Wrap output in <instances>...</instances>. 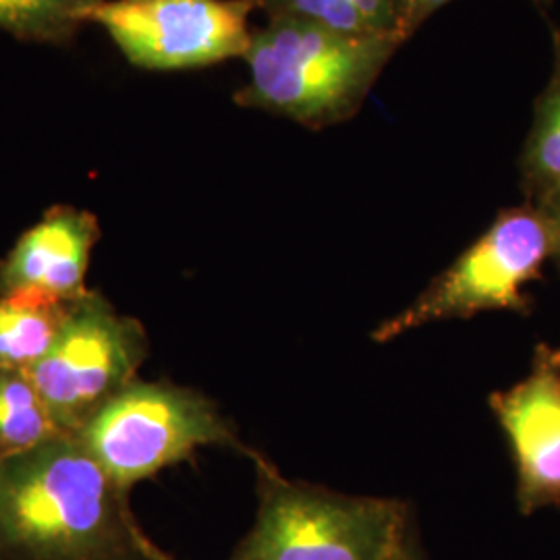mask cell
Masks as SVG:
<instances>
[{"label":"cell","mask_w":560,"mask_h":560,"mask_svg":"<svg viewBox=\"0 0 560 560\" xmlns=\"http://www.w3.org/2000/svg\"><path fill=\"white\" fill-rule=\"evenodd\" d=\"M0 560H173L75 436L0 460Z\"/></svg>","instance_id":"1"},{"label":"cell","mask_w":560,"mask_h":560,"mask_svg":"<svg viewBox=\"0 0 560 560\" xmlns=\"http://www.w3.org/2000/svg\"><path fill=\"white\" fill-rule=\"evenodd\" d=\"M400 46L345 36L310 21L270 18L252 30L243 57L249 81L235 102L320 131L355 117Z\"/></svg>","instance_id":"2"},{"label":"cell","mask_w":560,"mask_h":560,"mask_svg":"<svg viewBox=\"0 0 560 560\" xmlns=\"http://www.w3.org/2000/svg\"><path fill=\"white\" fill-rule=\"evenodd\" d=\"M254 465L258 513L229 560H386L411 527L395 499L287 480L266 457Z\"/></svg>","instance_id":"3"},{"label":"cell","mask_w":560,"mask_h":560,"mask_svg":"<svg viewBox=\"0 0 560 560\" xmlns=\"http://www.w3.org/2000/svg\"><path fill=\"white\" fill-rule=\"evenodd\" d=\"M75 439L127 492L171 465L194 459L203 446L261 457L241 441L214 400L173 382H131Z\"/></svg>","instance_id":"4"},{"label":"cell","mask_w":560,"mask_h":560,"mask_svg":"<svg viewBox=\"0 0 560 560\" xmlns=\"http://www.w3.org/2000/svg\"><path fill=\"white\" fill-rule=\"evenodd\" d=\"M552 260V231L534 203L506 208L418 300L374 328L388 342L442 320H469L481 312H529L523 287L541 277Z\"/></svg>","instance_id":"5"},{"label":"cell","mask_w":560,"mask_h":560,"mask_svg":"<svg viewBox=\"0 0 560 560\" xmlns=\"http://www.w3.org/2000/svg\"><path fill=\"white\" fill-rule=\"evenodd\" d=\"M148 353L150 340L141 322L88 291L71 301L52 349L30 376L60 432L78 436L108 400L138 381Z\"/></svg>","instance_id":"6"},{"label":"cell","mask_w":560,"mask_h":560,"mask_svg":"<svg viewBox=\"0 0 560 560\" xmlns=\"http://www.w3.org/2000/svg\"><path fill=\"white\" fill-rule=\"evenodd\" d=\"M256 0H101L96 23L131 65L150 71L200 69L245 57Z\"/></svg>","instance_id":"7"},{"label":"cell","mask_w":560,"mask_h":560,"mask_svg":"<svg viewBox=\"0 0 560 560\" xmlns=\"http://www.w3.org/2000/svg\"><path fill=\"white\" fill-rule=\"evenodd\" d=\"M488 402L515 460L521 515L559 509L560 347L538 345L529 374Z\"/></svg>","instance_id":"8"},{"label":"cell","mask_w":560,"mask_h":560,"mask_svg":"<svg viewBox=\"0 0 560 560\" xmlns=\"http://www.w3.org/2000/svg\"><path fill=\"white\" fill-rule=\"evenodd\" d=\"M101 240L98 219L81 208L55 206L0 260V295L71 303L88 293L85 275Z\"/></svg>","instance_id":"9"},{"label":"cell","mask_w":560,"mask_h":560,"mask_svg":"<svg viewBox=\"0 0 560 560\" xmlns=\"http://www.w3.org/2000/svg\"><path fill=\"white\" fill-rule=\"evenodd\" d=\"M270 18L310 21L355 38H386L402 44L411 30V0H256Z\"/></svg>","instance_id":"10"},{"label":"cell","mask_w":560,"mask_h":560,"mask_svg":"<svg viewBox=\"0 0 560 560\" xmlns=\"http://www.w3.org/2000/svg\"><path fill=\"white\" fill-rule=\"evenodd\" d=\"M552 78L534 104V125L520 159L521 189L538 206L560 191V30L552 27Z\"/></svg>","instance_id":"11"},{"label":"cell","mask_w":560,"mask_h":560,"mask_svg":"<svg viewBox=\"0 0 560 560\" xmlns=\"http://www.w3.org/2000/svg\"><path fill=\"white\" fill-rule=\"evenodd\" d=\"M69 305L0 295V368L34 370L59 337Z\"/></svg>","instance_id":"12"},{"label":"cell","mask_w":560,"mask_h":560,"mask_svg":"<svg viewBox=\"0 0 560 560\" xmlns=\"http://www.w3.org/2000/svg\"><path fill=\"white\" fill-rule=\"evenodd\" d=\"M62 434L30 372L0 368V460Z\"/></svg>","instance_id":"13"},{"label":"cell","mask_w":560,"mask_h":560,"mask_svg":"<svg viewBox=\"0 0 560 560\" xmlns=\"http://www.w3.org/2000/svg\"><path fill=\"white\" fill-rule=\"evenodd\" d=\"M101 0H0V32L23 40H69Z\"/></svg>","instance_id":"14"},{"label":"cell","mask_w":560,"mask_h":560,"mask_svg":"<svg viewBox=\"0 0 560 560\" xmlns=\"http://www.w3.org/2000/svg\"><path fill=\"white\" fill-rule=\"evenodd\" d=\"M538 208L544 212L546 221L550 224V231H552V260L560 270V191L550 196L548 200L538 203Z\"/></svg>","instance_id":"15"},{"label":"cell","mask_w":560,"mask_h":560,"mask_svg":"<svg viewBox=\"0 0 560 560\" xmlns=\"http://www.w3.org/2000/svg\"><path fill=\"white\" fill-rule=\"evenodd\" d=\"M451 0H411V30L413 34L418 32L423 21L428 20L434 11H439L442 4ZM536 2H550V0H536Z\"/></svg>","instance_id":"16"},{"label":"cell","mask_w":560,"mask_h":560,"mask_svg":"<svg viewBox=\"0 0 560 560\" xmlns=\"http://www.w3.org/2000/svg\"><path fill=\"white\" fill-rule=\"evenodd\" d=\"M386 560H425L421 555L420 544L416 540L411 527L405 532V536L400 538L399 544L395 546V550L386 557Z\"/></svg>","instance_id":"17"}]
</instances>
